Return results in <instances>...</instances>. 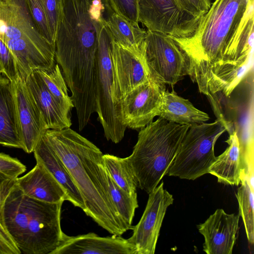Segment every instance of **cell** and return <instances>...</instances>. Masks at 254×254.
I'll return each instance as SVG.
<instances>
[{"instance_id":"1","label":"cell","mask_w":254,"mask_h":254,"mask_svg":"<svg viewBox=\"0 0 254 254\" xmlns=\"http://www.w3.org/2000/svg\"><path fill=\"white\" fill-rule=\"evenodd\" d=\"M43 136L78 189L85 204L84 213L112 235L122 236L130 230L110 197L100 149L70 127L49 129Z\"/></svg>"},{"instance_id":"2","label":"cell","mask_w":254,"mask_h":254,"mask_svg":"<svg viewBox=\"0 0 254 254\" xmlns=\"http://www.w3.org/2000/svg\"><path fill=\"white\" fill-rule=\"evenodd\" d=\"M249 0H214L200 19L194 33L174 38L187 56L189 76L200 93L221 69L231 41L245 13Z\"/></svg>"},{"instance_id":"3","label":"cell","mask_w":254,"mask_h":254,"mask_svg":"<svg viewBox=\"0 0 254 254\" xmlns=\"http://www.w3.org/2000/svg\"><path fill=\"white\" fill-rule=\"evenodd\" d=\"M64 202L48 203L24 194L15 184L5 200L3 220L9 234L24 254H51L62 242Z\"/></svg>"},{"instance_id":"4","label":"cell","mask_w":254,"mask_h":254,"mask_svg":"<svg viewBox=\"0 0 254 254\" xmlns=\"http://www.w3.org/2000/svg\"><path fill=\"white\" fill-rule=\"evenodd\" d=\"M190 126L159 117L139 131L132 153L127 157L137 188L148 194L167 175Z\"/></svg>"},{"instance_id":"5","label":"cell","mask_w":254,"mask_h":254,"mask_svg":"<svg viewBox=\"0 0 254 254\" xmlns=\"http://www.w3.org/2000/svg\"><path fill=\"white\" fill-rule=\"evenodd\" d=\"M226 130L223 123L218 120L190 126L167 175L194 180L208 174L216 158V142Z\"/></svg>"},{"instance_id":"6","label":"cell","mask_w":254,"mask_h":254,"mask_svg":"<svg viewBox=\"0 0 254 254\" xmlns=\"http://www.w3.org/2000/svg\"><path fill=\"white\" fill-rule=\"evenodd\" d=\"M143 47L150 79L173 86L189 75V59L173 37L147 30Z\"/></svg>"},{"instance_id":"7","label":"cell","mask_w":254,"mask_h":254,"mask_svg":"<svg viewBox=\"0 0 254 254\" xmlns=\"http://www.w3.org/2000/svg\"><path fill=\"white\" fill-rule=\"evenodd\" d=\"M106 25L102 28L99 36L96 113L106 139L118 143L124 137L127 128L119 121L114 102L112 40Z\"/></svg>"},{"instance_id":"8","label":"cell","mask_w":254,"mask_h":254,"mask_svg":"<svg viewBox=\"0 0 254 254\" xmlns=\"http://www.w3.org/2000/svg\"><path fill=\"white\" fill-rule=\"evenodd\" d=\"M138 21L147 30L176 38L193 34L199 19L184 11L176 0H138Z\"/></svg>"},{"instance_id":"9","label":"cell","mask_w":254,"mask_h":254,"mask_svg":"<svg viewBox=\"0 0 254 254\" xmlns=\"http://www.w3.org/2000/svg\"><path fill=\"white\" fill-rule=\"evenodd\" d=\"M166 85L151 79L126 94L116 106L117 117L126 128L145 127L158 116Z\"/></svg>"},{"instance_id":"10","label":"cell","mask_w":254,"mask_h":254,"mask_svg":"<svg viewBox=\"0 0 254 254\" xmlns=\"http://www.w3.org/2000/svg\"><path fill=\"white\" fill-rule=\"evenodd\" d=\"M164 185L162 182L149 193L143 213L138 223L132 226V234L127 240L136 254L155 253L166 212L174 202L173 195Z\"/></svg>"},{"instance_id":"11","label":"cell","mask_w":254,"mask_h":254,"mask_svg":"<svg viewBox=\"0 0 254 254\" xmlns=\"http://www.w3.org/2000/svg\"><path fill=\"white\" fill-rule=\"evenodd\" d=\"M143 44V42L138 47L128 48L112 40L113 99L116 109V106L126 94L150 79L144 56Z\"/></svg>"},{"instance_id":"12","label":"cell","mask_w":254,"mask_h":254,"mask_svg":"<svg viewBox=\"0 0 254 254\" xmlns=\"http://www.w3.org/2000/svg\"><path fill=\"white\" fill-rule=\"evenodd\" d=\"M0 39H24L55 55V45L38 32L26 6L16 0H0Z\"/></svg>"},{"instance_id":"13","label":"cell","mask_w":254,"mask_h":254,"mask_svg":"<svg viewBox=\"0 0 254 254\" xmlns=\"http://www.w3.org/2000/svg\"><path fill=\"white\" fill-rule=\"evenodd\" d=\"M240 215L217 209L197 225L203 236V251L207 254H231L239 231Z\"/></svg>"},{"instance_id":"14","label":"cell","mask_w":254,"mask_h":254,"mask_svg":"<svg viewBox=\"0 0 254 254\" xmlns=\"http://www.w3.org/2000/svg\"><path fill=\"white\" fill-rule=\"evenodd\" d=\"M13 86L23 150L33 152L37 143L48 130L43 116L30 95L24 80L19 76L12 82Z\"/></svg>"},{"instance_id":"15","label":"cell","mask_w":254,"mask_h":254,"mask_svg":"<svg viewBox=\"0 0 254 254\" xmlns=\"http://www.w3.org/2000/svg\"><path fill=\"white\" fill-rule=\"evenodd\" d=\"M51 254H136L127 239L112 235L100 237L94 233L69 236L65 234Z\"/></svg>"},{"instance_id":"16","label":"cell","mask_w":254,"mask_h":254,"mask_svg":"<svg viewBox=\"0 0 254 254\" xmlns=\"http://www.w3.org/2000/svg\"><path fill=\"white\" fill-rule=\"evenodd\" d=\"M16 185L24 194L38 200L52 203L68 201L62 186L39 162L28 173L17 178Z\"/></svg>"},{"instance_id":"17","label":"cell","mask_w":254,"mask_h":254,"mask_svg":"<svg viewBox=\"0 0 254 254\" xmlns=\"http://www.w3.org/2000/svg\"><path fill=\"white\" fill-rule=\"evenodd\" d=\"M32 99L41 112L48 129L70 127V113L64 109L50 93L37 70L24 80Z\"/></svg>"},{"instance_id":"18","label":"cell","mask_w":254,"mask_h":254,"mask_svg":"<svg viewBox=\"0 0 254 254\" xmlns=\"http://www.w3.org/2000/svg\"><path fill=\"white\" fill-rule=\"evenodd\" d=\"M0 144L23 149L12 82L0 75Z\"/></svg>"},{"instance_id":"19","label":"cell","mask_w":254,"mask_h":254,"mask_svg":"<svg viewBox=\"0 0 254 254\" xmlns=\"http://www.w3.org/2000/svg\"><path fill=\"white\" fill-rule=\"evenodd\" d=\"M12 52L17 64L19 77L25 80L32 72L48 69L55 64V55L33 42L24 39L3 40Z\"/></svg>"},{"instance_id":"20","label":"cell","mask_w":254,"mask_h":254,"mask_svg":"<svg viewBox=\"0 0 254 254\" xmlns=\"http://www.w3.org/2000/svg\"><path fill=\"white\" fill-rule=\"evenodd\" d=\"M37 162L41 163L65 191L68 201L74 206L85 211L83 198L67 168L43 136L33 152Z\"/></svg>"},{"instance_id":"21","label":"cell","mask_w":254,"mask_h":254,"mask_svg":"<svg viewBox=\"0 0 254 254\" xmlns=\"http://www.w3.org/2000/svg\"><path fill=\"white\" fill-rule=\"evenodd\" d=\"M228 146L210 166L208 174L216 177L219 183L238 186L243 171L239 139L237 131L233 130L225 141Z\"/></svg>"},{"instance_id":"22","label":"cell","mask_w":254,"mask_h":254,"mask_svg":"<svg viewBox=\"0 0 254 254\" xmlns=\"http://www.w3.org/2000/svg\"><path fill=\"white\" fill-rule=\"evenodd\" d=\"M158 116L181 125L191 126L206 123L209 115L196 108L188 99L172 90L166 89L163 95Z\"/></svg>"},{"instance_id":"23","label":"cell","mask_w":254,"mask_h":254,"mask_svg":"<svg viewBox=\"0 0 254 254\" xmlns=\"http://www.w3.org/2000/svg\"><path fill=\"white\" fill-rule=\"evenodd\" d=\"M106 25L114 42L128 48L140 46L146 35V31L141 28L139 24L132 22L114 12L108 15Z\"/></svg>"},{"instance_id":"24","label":"cell","mask_w":254,"mask_h":254,"mask_svg":"<svg viewBox=\"0 0 254 254\" xmlns=\"http://www.w3.org/2000/svg\"><path fill=\"white\" fill-rule=\"evenodd\" d=\"M102 159L107 172L115 183L129 194H137V181L127 157L105 154H103Z\"/></svg>"},{"instance_id":"25","label":"cell","mask_w":254,"mask_h":254,"mask_svg":"<svg viewBox=\"0 0 254 254\" xmlns=\"http://www.w3.org/2000/svg\"><path fill=\"white\" fill-rule=\"evenodd\" d=\"M37 71L48 91L58 103L70 113L74 105L68 95L67 86L58 64L55 63L49 69Z\"/></svg>"},{"instance_id":"26","label":"cell","mask_w":254,"mask_h":254,"mask_svg":"<svg viewBox=\"0 0 254 254\" xmlns=\"http://www.w3.org/2000/svg\"><path fill=\"white\" fill-rule=\"evenodd\" d=\"M240 186L237 190L236 196L239 204V213L242 217L247 240L249 244L254 243V190L247 179L241 177Z\"/></svg>"},{"instance_id":"27","label":"cell","mask_w":254,"mask_h":254,"mask_svg":"<svg viewBox=\"0 0 254 254\" xmlns=\"http://www.w3.org/2000/svg\"><path fill=\"white\" fill-rule=\"evenodd\" d=\"M106 173L109 194L113 203L120 216L131 230L135 211L138 207L137 195L127 192L115 183L107 170Z\"/></svg>"},{"instance_id":"28","label":"cell","mask_w":254,"mask_h":254,"mask_svg":"<svg viewBox=\"0 0 254 254\" xmlns=\"http://www.w3.org/2000/svg\"><path fill=\"white\" fill-rule=\"evenodd\" d=\"M15 183L16 179L11 178L0 172V254H21L7 232L3 220L4 203Z\"/></svg>"},{"instance_id":"29","label":"cell","mask_w":254,"mask_h":254,"mask_svg":"<svg viewBox=\"0 0 254 254\" xmlns=\"http://www.w3.org/2000/svg\"><path fill=\"white\" fill-rule=\"evenodd\" d=\"M30 17L40 34L50 44L55 45L43 0H23Z\"/></svg>"},{"instance_id":"30","label":"cell","mask_w":254,"mask_h":254,"mask_svg":"<svg viewBox=\"0 0 254 254\" xmlns=\"http://www.w3.org/2000/svg\"><path fill=\"white\" fill-rule=\"evenodd\" d=\"M108 9L136 24L138 21V0H105Z\"/></svg>"},{"instance_id":"31","label":"cell","mask_w":254,"mask_h":254,"mask_svg":"<svg viewBox=\"0 0 254 254\" xmlns=\"http://www.w3.org/2000/svg\"><path fill=\"white\" fill-rule=\"evenodd\" d=\"M0 64L4 76L11 82L17 80L19 74L15 58L10 49L0 39Z\"/></svg>"},{"instance_id":"32","label":"cell","mask_w":254,"mask_h":254,"mask_svg":"<svg viewBox=\"0 0 254 254\" xmlns=\"http://www.w3.org/2000/svg\"><path fill=\"white\" fill-rule=\"evenodd\" d=\"M64 0H43L54 40L62 18Z\"/></svg>"},{"instance_id":"33","label":"cell","mask_w":254,"mask_h":254,"mask_svg":"<svg viewBox=\"0 0 254 254\" xmlns=\"http://www.w3.org/2000/svg\"><path fill=\"white\" fill-rule=\"evenodd\" d=\"M26 166L18 159L0 153V172L13 179H16L26 171Z\"/></svg>"},{"instance_id":"34","label":"cell","mask_w":254,"mask_h":254,"mask_svg":"<svg viewBox=\"0 0 254 254\" xmlns=\"http://www.w3.org/2000/svg\"><path fill=\"white\" fill-rule=\"evenodd\" d=\"M182 8L198 19L205 14L211 5L210 0H176Z\"/></svg>"},{"instance_id":"35","label":"cell","mask_w":254,"mask_h":254,"mask_svg":"<svg viewBox=\"0 0 254 254\" xmlns=\"http://www.w3.org/2000/svg\"><path fill=\"white\" fill-rule=\"evenodd\" d=\"M1 73H2V69L1 66L0 64V75L1 74Z\"/></svg>"},{"instance_id":"36","label":"cell","mask_w":254,"mask_h":254,"mask_svg":"<svg viewBox=\"0 0 254 254\" xmlns=\"http://www.w3.org/2000/svg\"><path fill=\"white\" fill-rule=\"evenodd\" d=\"M212 0H210V1H211Z\"/></svg>"}]
</instances>
